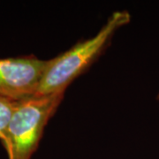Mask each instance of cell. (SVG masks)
Here are the masks:
<instances>
[{
	"label": "cell",
	"mask_w": 159,
	"mask_h": 159,
	"mask_svg": "<svg viewBox=\"0 0 159 159\" xmlns=\"http://www.w3.org/2000/svg\"><path fill=\"white\" fill-rule=\"evenodd\" d=\"M130 21L128 11H114L94 36L80 41L67 51L48 59L36 96L66 92L71 83L101 57L117 31Z\"/></svg>",
	"instance_id": "cell-1"
},
{
	"label": "cell",
	"mask_w": 159,
	"mask_h": 159,
	"mask_svg": "<svg viewBox=\"0 0 159 159\" xmlns=\"http://www.w3.org/2000/svg\"><path fill=\"white\" fill-rule=\"evenodd\" d=\"M65 93L35 96L17 102L1 142L7 159H32L46 125L64 100Z\"/></svg>",
	"instance_id": "cell-2"
},
{
	"label": "cell",
	"mask_w": 159,
	"mask_h": 159,
	"mask_svg": "<svg viewBox=\"0 0 159 159\" xmlns=\"http://www.w3.org/2000/svg\"><path fill=\"white\" fill-rule=\"evenodd\" d=\"M47 64L34 55L0 57V96L15 102L35 97Z\"/></svg>",
	"instance_id": "cell-3"
},
{
	"label": "cell",
	"mask_w": 159,
	"mask_h": 159,
	"mask_svg": "<svg viewBox=\"0 0 159 159\" xmlns=\"http://www.w3.org/2000/svg\"><path fill=\"white\" fill-rule=\"evenodd\" d=\"M17 102L0 96V142L4 140Z\"/></svg>",
	"instance_id": "cell-4"
},
{
	"label": "cell",
	"mask_w": 159,
	"mask_h": 159,
	"mask_svg": "<svg viewBox=\"0 0 159 159\" xmlns=\"http://www.w3.org/2000/svg\"><path fill=\"white\" fill-rule=\"evenodd\" d=\"M157 99L159 101V92H158V94H157Z\"/></svg>",
	"instance_id": "cell-5"
}]
</instances>
